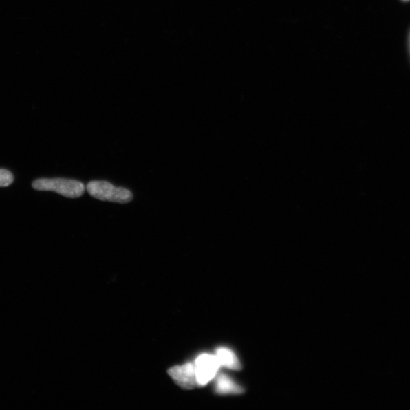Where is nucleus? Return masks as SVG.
<instances>
[{
    "instance_id": "f257e3e1",
    "label": "nucleus",
    "mask_w": 410,
    "mask_h": 410,
    "mask_svg": "<svg viewBox=\"0 0 410 410\" xmlns=\"http://www.w3.org/2000/svg\"><path fill=\"white\" fill-rule=\"evenodd\" d=\"M32 187L39 191H54L70 199L82 196L85 190L83 182L61 178L36 180L33 182Z\"/></svg>"
},
{
    "instance_id": "423d86ee",
    "label": "nucleus",
    "mask_w": 410,
    "mask_h": 410,
    "mask_svg": "<svg viewBox=\"0 0 410 410\" xmlns=\"http://www.w3.org/2000/svg\"><path fill=\"white\" fill-rule=\"evenodd\" d=\"M216 391L222 394H239L244 392L243 388L226 375H221L217 379Z\"/></svg>"
},
{
    "instance_id": "6e6552de",
    "label": "nucleus",
    "mask_w": 410,
    "mask_h": 410,
    "mask_svg": "<svg viewBox=\"0 0 410 410\" xmlns=\"http://www.w3.org/2000/svg\"><path fill=\"white\" fill-rule=\"evenodd\" d=\"M404 1H409V0H404Z\"/></svg>"
},
{
    "instance_id": "7ed1b4c3",
    "label": "nucleus",
    "mask_w": 410,
    "mask_h": 410,
    "mask_svg": "<svg viewBox=\"0 0 410 410\" xmlns=\"http://www.w3.org/2000/svg\"><path fill=\"white\" fill-rule=\"evenodd\" d=\"M219 366L215 355L204 354L197 357L195 363L197 385L201 387L208 384L217 375Z\"/></svg>"
},
{
    "instance_id": "1a4fd4ad",
    "label": "nucleus",
    "mask_w": 410,
    "mask_h": 410,
    "mask_svg": "<svg viewBox=\"0 0 410 410\" xmlns=\"http://www.w3.org/2000/svg\"><path fill=\"white\" fill-rule=\"evenodd\" d=\"M409 43H410V39H409Z\"/></svg>"
},
{
    "instance_id": "39448f33",
    "label": "nucleus",
    "mask_w": 410,
    "mask_h": 410,
    "mask_svg": "<svg viewBox=\"0 0 410 410\" xmlns=\"http://www.w3.org/2000/svg\"><path fill=\"white\" fill-rule=\"evenodd\" d=\"M215 356L219 365L233 370L241 369L238 358L232 350L225 347L219 348Z\"/></svg>"
},
{
    "instance_id": "0eeeda50",
    "label": "nucleus",
    "mask_w": 410,
    "mask_h": 410,
    "mask_svg": "<svg viewBox=\"0 0 410 410\" xmlns=\"http://www.w3.org/2000/svg\"><path fill=\"white\" fill-rule=\"evenodd\" d=\"M14 181L12 173L7 170L0 169V187H7Z\"/></svg>"
},
{
    "instance_id": "20e7f679",
    "label": "nucleus",
    "mask_w": 410,
    "mask_h": 410,
    "mask_svg": "<svg viewBox=\"0 0 410 410\" xmlns=\"http://www.w3.org/2000/svg\"><path fill=\"white\" fill-rule=\"evenodd\" d=\"M168 372H169V375L175 380V382L183 389H195L196 387L199 386L197 382L195 364L193 363L175 366Z\"/></svg>"
},
{
    "instance_id": "f03ea898",
    "label": "nucleus",
    "mask_w": 410,
    "mask_h": 410,
    "mask_svg": "<svg viewBox=\"0 0 410 410\" xmlns=\"http://www.w3.org/2000/svg\"><path fill=\"white\" fill-rule=\"evenodd\" d=\"M87 191L100 201L125 204L133 199V193L129 190L122 187H116L107 181H91L87 185Z\"/></svg>"
}]
</instances>
